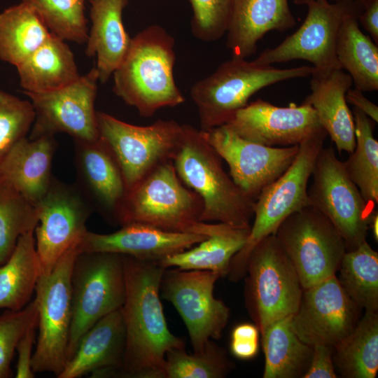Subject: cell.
I'll return each mask as SVG.
<instances>
[{
  "mask_svg": "<svg viewBox=\"0 0 378 378\" xmlns=\"http://www.w3.org/2000/svg\"><path fill=\"white\" fill-rule=\"evenodd\" d=\"M125 299L120 308L125 349L118 377L164 378L167 353L185 348V341L168 328L160 300L165 268L124 255Z\"/></svg>",
  "mask_w": 378,
  "mask_h": 378,
  "instance_id": "6da1fadb",
  "label": "cell"
},
{
  "mask_svg": "<svg viewBox=\"0 0 378 378\" xmlns=\"http://www.w3.org/2000/svg\"><path fill=\"white\" fill-rule=\"evenodd\" d=\"M175 41L163 27H147L132 38L130 48L113 74V91L145 118L159 109L183 104L176 84Z\"/></svg>",
  "mask_w": 378,
  "mask_h": 378,
  "instance_id": "7a4b0ae2",
  "label": "cell"
},
{
  "mask_svg": "<svg viewBox=\"0 0 378 378\" xmlns=\"http://www.w3.org/2000/svg\"><path fill=\"white\" fill-rule=\"evenodd\" d=\"M172 162L181 181L202 200V222L251 227L255 201L225 171L222 158L209 144L204 131L181 125Z\"/></svg>",
  "mask_w": 378,
  "mask_h": 378,
  "instance_id": "3957f363",
  "label": "cell"
},
{
  "mask_svg": "<svg viewBox=\"0 0 378 378\" xmlns=\"http://www.w3.org/2000/svg\"><path fill=\"white\" fill-rule=\"evenodd\" d=\"M201 197L179 178L172 160L155 167L127 190L115 224L137 223L176 232L206 234Z\"/></svg>",
  "mask_w": 378,
  "mask_h": 378,
  "instance_id": "277c9868",
  "label": "cell"
},
{
  "mask_svg": "<svg viewBox=\"0 0 378 378\" xmlns=\"http://www.w3.org/2000/svg\"><path fill=\"white\" fill-rule=\"evenodd\" d=\"M312 70L309 66L279 69L232 57L190 88L200 130L206 131L227 124L258 90L287 79L307 77Z\"/></svg>",
  "mask_w": 378,
  "mask_h": 378,
  "instance_id": "5b68a950",
  "label": "cell"
},
{
  "mask_svg": "<svg viewBox=\"0 0 378 378\" xmlns=\"http://www.w3.org/2000/svg\"><path fill=\"white\" fill-rule=\"evenodd\" d=\"M327 135L323 132L301 143L292 164L255 200L249 235L230 262L227 276L231 281H237L245 275L248 256L257 243L274 234L290 215L310 205L308 182Z\"/></svg>",
  "mask_w": 378,
  "mask_h": 378,
  "instance_id": "8992f818",
  "label": "cell"
},
{
  "mask_svg": "<svg viewBox=\"0 0 378 378\" xmlns=\"http://www.w3.org/2000/svg\"><path fill=\"white\" fill-rule=\"evenodd\" d=\"M246 274V305L260 334L270 323L296 312L303 288L274 234L251 249Z\"/></svg>",
  "mask_w": 378,
  "mask_h": 378,
  "instance_id": "52a82bcc",
  "label": "cell"
},
{
  "mask_svg": "<svg viewBox=\"0 0 378 378\" xmlns=\"http://www.w3.org/2000/svg\"><path fill=\"white\" fill-rule=\"evenodd\" d=\"M71 285L72 320L66 361L95 323L122 306L125 299L122 255L78 253L73 267Z\"/></svg>",
  "mask_w": 378,
  "mask_h": 378,
  "instance_id": "ba28073f",
  "label": "cell"
},
{
  "mask_svg": "<svg viewBox=\"0 0 378 378\" xmlns=\"http://www.w3.org/2000/svg\"><path fill=\"white\" fill-rule=\"evenodd\" d=\"M77 246L66 252L48 274H41L35 292L38 335L33 353L34 373L52 372L57 377L66 362L72 320L71 276Z\"/></svg>",
  "mask_w": 378,
  "mask_h": 378,
  "instance_id": "9c48e42d",
  "label": "cell"
},
{
  "mask_svg": "<svg viewBox=\"0 0 378 378\" xmlns=\"http://www.w3.org/2000/svg\"><path fill=\"white\" fill-rule=\"evenodd\" d=\"M97 125L99 139L116 161L127 190L160 164L172 160L181 134V125L173 120L139 126L102 111H97Z\"/></svg>",
  "mask_w": 378,
  "mask_h": 378,
  "instance_id": "30bf717a",
  "label": "cell"
},
{
  "mask_svg": "<svg viewBox=\"0 0 378 378\" xmlns=\"http://www.w3.org/2000/svg\"><path fill=\"white\" fill-rule=\"evenodd\" d=\"M294 266L303 290L336 275L346 251L332 223L309 205L292 214L274 234Z\"/></svg>",
  "mask_w": 378,
  "mask_h": 378,
  "instance_id": "8fae6325",
  "label": "cell"
},
{
  "mask_svg": "<svg viewBox=\"0 0 378 378\" xmlns=\"http://www.w3.org/2000/svg\"><path fill=\"white\" fill-rule=\"evenodd\" d=\"M312 176L310 205L332 223L344 239L346 251L356 249L366 241L375 206L364 199L332 146L321 148Z\"/></svg>",
  "mask_w": 378,
  "mask_h": 378,
  "instance_id": "7c38bea8",
  "label": "cell"
},
{
  "mask_svg": "<svg viewBox=\"0 0 378 378\" xmlns=\"http://www.w3.org/2000/svg\"><path fill=\"white\" fill-rule=\"evenodd\" d=\"M220 276L208 270L165 268L160 295L175 307L184 322L194 352L210 340L220 338L230 318V309L214 295Z\"/></svg>",
  "mask_w": 378,
  "mask_h": 378,
  "instance_id": "4fadbf2b",
  "label": "cell"
},
{
  "mask_svg": "<svg viewBox=\"0 0 378 378\" xmlns=\"http://www.w3.org/2000/svg\"><path fill=\"white\" fill-rule=\"evenodd\" d=\"M360 0H294L306 5L307 14L299 29L279 46L266 48L254 59L263 65L303 59L314 69L340 68L336 57V41L342 20Z\"/></svg>",
  "mask_w": 378,
  "mask_h": 378,
  "instance_id": "5bb4252c",
  "label": "cell"
},
{
  "mask_svg": "<svg viewBox=\"0 0 378 378\" xmlns=\"http://www.w3.org/2000/svg\"><path fill=\"white\" fill-rule=\"evenodd\" d=\"M35 205L38 219L34 232L36 249L42 274H48L66 252L78 246L88 230L92 207L77 186L55 178Z\"/></svg>",
  "mask_w": 378,
  "mask_h": 378,
  "instance_id": "9a60e30c",
  "label": "cell"
},
{
  "mask_svg": "<svg viewBox=\"0 0 378 378\" xmlns=\"http://www.w3.org/2000/svg\"><path fill=\"white\" fill-rule=\"evenodd\" d=\"M99 76L95 66L71 85L43 93H24L34 111L29 139L66 133L75 141L98 139L94 101Z\"/></svg>",
  "mask_w": 378,
  "mask_h": 378,
  "instance_id": "2e32d148",
  "label": "cell"
},
{
  "mask_svg": "<svg viewBox=\"0 0 378 378\" xmlns=\"http://www.w3.org/2000/svg\"><path fill=\"white\" fill-rule=\"evenodd\" d=\"M204 133L209 144L227 164L233 181L254 201L288 168L299 150V145L270 147L249 141L227 125Z\"/></svg>",
  "mask_w": 378,
  "mask_h": 378,
  "instance_id": "e0dca14e",
  "label": "cell"
},
{
  "mask_svg": "<svg viewBox=\"0 0 378 378\" xmlns=\"http://www.w3.org/2000/svg\"><path fill=\"white\" fill-rule=\"evenodd\" d=\"M360 308L349 297L336 275L303 290L292 328L304 343L335 348L353 332Z\"/></svg>",
  "mask_w": 378,
  "mask_h": 378,
  "instance_id": "ac0fdd59",
  "label": "cell"
},
{
  "mask_svg": "<svg viewBox=\"0 0 378 378\" xmlns=\"http://www.w3.org/2000/svg\"><path fill=\"white\" fill-rule=\"evenodd\" d=\"M225 125L241 137L270 147L300 145L326 132L310 104L279 107L260 99L238 110Z\"/></svg>",
  "mask_w": 378,
  "mask_h": 378,
  "instance_id": "d6986e66",
  "label": "cell"
},
{
  "mask_svg": "<svg viewBox=\"0 0 378 378\" xmlns=\"http://www.w3.org/2000/svg\"><path fill=\"white\" fill-rule=\"evenodd\" d=\"M209 236L176 232L148 225L130 223L114 232L99 234L87 230L80 240L78 253H113L158 264L169 255L188 249Z\"/></svg>",
  "mask_w": 378,
  "mask_h": 378,
  "instance_id": "ffe728a7",
  "label": "cell"
},
{
  "mask_svg": "<svg viewBox=\"0 0 378 378\" xmlns=\"http://www.w3.org/2000/svg\"><path fill=\"white\" fill-rule=\"evenodd\" d=\"M75 164L79 190L92 207L115 223L127 188L109 150L99 138L92 141H75Z\"/></svg>",
  "mask_w": 378,
  "mask_h": 378,
  "instance_id": "44dd1931",
  "label": "cell"
},
{
  "mask_svg": "<svg viewBox=\"0 0 378 378\" xmlns=\"http://www.w3.org/2000/svg\"><path fill=\"white\" fill-rule=\"evenodd\" d=\"M125 349V330L120 309L106 315L82 337L58 378L118 377Z\"/></svg>",
  "mask_w": 378,
  "mask_h": 378,
  "instance_id": "7402d4cb",
  "label": "cell"
},
{
  "mask_svg": "<svg viewBox=\"0 0 378 378\" xmlns=\"http://www.w3.org/2000/svg\"><path fill=\"white\" fill-rule=\"evenodd\" d=\"M311 76L312 92L304 102L314 108L337 151L351 153L356 146L355 125L346 93L353 85L351 77L340 68H313Z\"/></svg>",
  "mask_w": 378,
  "mask_h": 378,
  "instance_id": "603a6c76",
  "label": "cell"
},
{
  "mask_svg": "<svg viewBox=\"0 0 378 378\" xmlns=\"http://www.w3.org/2000/svg\"><path fill=\"white\" fill-rule=\"evenodd\" d=\"M295 23L288 0H233L226 45L233 57L246 59L267 32L284 31Z\"/></svg>",
  "mask_w": 378,
  "mask_h": 378,
  "instance_id": "cb8c5ba5",
  "label": "cell"
},
{
  "mask_svg": "<svg viewBox=\"0 0 378 378\" xmlns=\"http://www.w3.org/2000/svg\"><path fill=\"white\" fill-rule=\"evenodd\" d=\"M91 28L85 54L96 57L99 80L106 83L122 62L132 38L122 22V11L128 0H90Z\"/></svg>",
  "mask_w": 378,
  "mask_h": 378,
  "instance_id": "d4e9b609",
  "label": "cell"
},
{
  "mask_svg": "<svg viewBox=\"0 0 378 378\" xmlns=\"http://www.w3.org/2000/svg\"><path fill=\"white\" fill-rule=\"evenodd\" d=\"M54 136L42 135L18 141L0 163V174L36 204L48 191L53 176Z\"/></svg>",
  "mask_w": 378,
  "mask_h": 378,
  "instance_id": "484cf974",
  "label": "cell"
},
{
  "mask_svg": "<svg viewBox=\"0 0 378 378\" xmlns=\"http://www.w3.org/2000/svg\"><path fill=\"white\" fill-rule=\"evenodd\" d=\"M16 67L24 93L55 91L80 76L71 48L52 34Z\"/></svg>",
  "mask_w": 378,
  "mask_h": 378,
  "instance_id": "4316f807",
  "label": "cell"
},
{
  "mask_svg": "<svg viewBox=\"0 0 378 378\" xmlns=\"http://www.w3.org/2000/svg\"><path fill=\"white\" fill-rule=\"evenodd\" d=\"M250 228L211 223L209 237L192 247L169 255L157 265L164 268L208 270L220 277L227 275L234 255L244 246Z\"/></svg>",
  "mask_w": 378,
  "mask_h": 378,
  "instance_id": "83f0119b",
  "label": "cell"
},
{
  "mask_svg": "<svg viewBox=\"0 0 378 378\" xmlns=\"http://www.w3.org/2000/svg\"><path fill=\"white\" fill-rule=\"evenodd\" d=\"M361 8L360 0L342 20L337 37L336 57L340 69L348 71L356 89L372 92L378 90V47L359 28L358 17Z\"/></svg>",
  "mask_w": 378,
  "mask_h": 378,
  "instance_id": "f1b7e54d",
  "label": "cell"
},
{
  "mask_svg": "<svg viewBox=\"0 0 378 378\" xmlns=\"http://www.w3.org/2000/svg\"><path fill=\"white\" fill-rule=\"evenodd\" d=\"M288 316L270 323L261 333L265 354L263 378H303L313 346L294 332Z\"/></svg>",
  "mask_w": 378,
  "mask_h": 378,
  "instance_id": "f546056e",
  "label": "cell"
},
{
  "mask_svg": "<svg viewBox=\"0 0 378 378\" xmlns=\"http://www.w3.org/2000/svg\"><path fill=\"white\" fill-rule=\"evenodd\" d=\"M34 232L22 234L8 259L0 265V309H22L35 291L42 269Z\"/></svg>",
  "mask_w": 378,
  "mask_h": 378,
  "instance_id": "4dcf8cb0",
  "label": "cell"
},
{
  "mask_svg": "<svg viewBox=\"0 0 378 378\" xmlns=\"http://www.w3.org/2000/svg\"><path fill=\"white\" fill-rule=\"evenodd\" d=\"M51 34L27 4L9 7L0 13V59L17 66Z\"/></svg>",
  "mask_w": 378,
  "mask_h": 378,
  "instance_id": "1f68e13d",
  "label": "cell"
},
{
  "mask_svg": "<svg viewBox=\"0 0 378 378\" xmlns=\"http://www.w3.org/2000/svg\"><path fill=\"white\" fill-rule=\"evenodd\" d=\"M332 359L346 378H374L378 371V314L365 311L358 324L340 344Z\"/></svg>",
  "mask_w": 378,
  "mask_h": 378,
  "instance_id": "d6a6232c",
  "label": "cell"
},
{
  "mask_svg": "<svg viewBox=\"0 0 378 378\" xmlns=\"http://www.w3.org/2000/svg\"><path fill=\"white\" fill-rule=\"evenodd\" d=\"M338 281L349 297L365 311L378 310V253L365 241L346 251Z\"/></svg>",
  "mask_w": 378,
  "mask_h": 378,
  "instance_id": "836d02e7",
  "label": "cell"
},
{
  "mask_svg": "<svg viewBox=\"0 0 378 378\" xmlns=\"http://www.w3.org/2000/svg\"><path fill=\"white\" fill-rule=\"evenodd\" d=\"M352 113L356 146L344 163L364 199L375 206L378 202V141L373 135L375 122L356 108Z\"/></svg>",
  "mask_w": 378,
  "mask_h": 378,
  "instance_id": "e575fe53",
  "label": "cell"
},
{
  "mask_svg": "<svg viewBox=\"0 0 378 378\" xmlns=\"http://www.w3.org/2000/svg\"><path fill=\"white\" fill-rule=\"evenodd\" d=\"M38 222L36 205L0 174V265L8 259L19 238L34 230Z\"/></svg>",
  "mask_w": 378,
  "mask_h": 378,
  "instance_id": "d590c367",
  "label": "cell"
},
{
  "mask_svg": "<svg viewBox=\"0 0 378 378\" xmlns=\"http://www.w3.org/2000/svg\"><path fill=\"white\" fill-rule=\"evenodd\" d=\"M226 351L210 340L199 352L185 348L169 350L165 357L164 378H223L233 369Z\"/></svg>",
  "mask_w": 378,
  "mask_h": 378,
  "instance_id": "8d00e7d4",
  "label": "cell"
},
{
  "mask_svg": "<svg viewBox=\"0 0 378 378\" xmlns=\"http://www.w3.org/2000/svg\"><path fill=\"white\" fill-rule=\"evenodd\" d=\"M39 15L55 36L79 44L86 42L88 31L85 0H22Z\"/></svg>",
  "mask_w": 378,
  "mask_h": 378,
  "instance_id": "74e56055",
  "label": "cell"
},
{
  "mask_svg": "<svg viewBox=\"0 0 378 378\" xmlns=\"http://www.w3.org/2000/svg\"><path fill=\"white\" fill-rule=\"evenodd\" d=\"M34 120L30 101L0 90V163L12 147L26 136Z\"/></svg>",
  "mask_w": 378,
  "mask_h": 378,
  "instance_id": "f35d334b",
  "label": "cell"
},
{
  "mask_svg": "<svg viewBox=\"0 0 378 378\" xmlns=\"http://www.w3.org/2000/svg\"><path fill=\"white\" fill-rule=\"evenodd\" d=\"M36 322L34 299L22 309H6L0 315V378L11 377L10 363L17 345L27 330Z\"/></svg>",
  "mask_w": 378,
  "mask_h": 378,
  "instance_id": "ab89813d",
  "label": "cell"
},
{
  "mask_svg": "<svg viewBox=\"0 0 378 378\" xmlns=\"http://www.w3.org/2000/svg\"><path fill=\"white\" fill-rule=\"evenodd\" d=\"M192 10L191 30L205 42L220 38L225 33L233 0H189Z\"/></svg>",
  "mask_w": 378,
  "mask_h": 378,
  "instance_id": "60d3db41",
  "label": "cell"
},
{
  "mask_svg": "<svg viewBox=\"0 0 378 378\" xmlns=\"http://www.w3.org/2000/svg\"><path fill=\"white\" fill-rule=\"evenodd\" d=\"M260 330L255 324L241 323L231 333L230 351L237 358L248 360L258 352Z\"/></svg>",
  "mask_w": 378,
  "mask_h": 378,
  "instance_id": "b9f144b4",
  "label": "cell"
},
{
  "mask_svg": "<svg viewBox=\"0 0 378 378\" xmlns=\"http://www.w3.org/2000/svg\"><path fill=\"white\" fill-rule=\"evenodd\" d=\"M333 350L330 346L314 345L310 365L303 378L337 377L332 359Z\"/></svg>",
  "mask_w": 378,
  "mask_h": 378,
  "instance_id": "7bdbcfd3",
  "label": "cell"
},
{
  "mask_svg": "<svg viewBox=\"0 0 378 378\" xmlns=\"http://www.w3.org/2000/svg\"><path fill=\"white\" fill-rule=\"evenodd\" d=\"M38 322L32 324L20 338L16 351L18 361L16 365V378H33L35 373L31 368L32 350L36 339V328Z\"/></svg>",
  "mask_w": 378,
  "mask_h": 378,
  "instance_id": "ee69618b",
  "label": "cell"
},
{
  "mask_svg": "<svg viewBox=\"0 0 378 378\" xmlns=\"http://www.w3.org/2000/svg\"><path fill=\"white\" fill-rule=\"evenodd\" d=\"M362 8L358 20L370 34L374 42L378 43V0H361Z\"/></svg>",
  "mask_w": 378,
  "mask_h": 378,
  "instance_id": "f6af8a7d",
  "label": "cell"
},
{
  "mask_svg": "<svg viewBox=\"0 0 378 378\" xmlns=\"http://www.w3.org/2000/svg\"><path fill=\"white\" fill-rule=\"evenodd\" d=\"M346 100L353 104L375 122H378V107L368 99L363 92L358 89H349L346 93Z\"/></svg>",
  "mask_w": 378,
  "mask_h": 378,
  "instance_id": "bcb514c9",
  "label": "cell"
},
{
  "mask_svg": "<svg viewBox=\"0 0 378 378\" xmlns=\"http://www.w3.org/2000/svg\"><path fill=\"white\" fill-rule=\"evenodd\" d=\"M369 228L372 229L374 238L376 241H377L378 240V214H377V211L375 210L371 214L370 216Z\"/></svg>",
  "mask_w": 378,
  "mask_h": 378,
  "instance_id": "7dc6e473",
  "label": "cell"
}]
</instances>
